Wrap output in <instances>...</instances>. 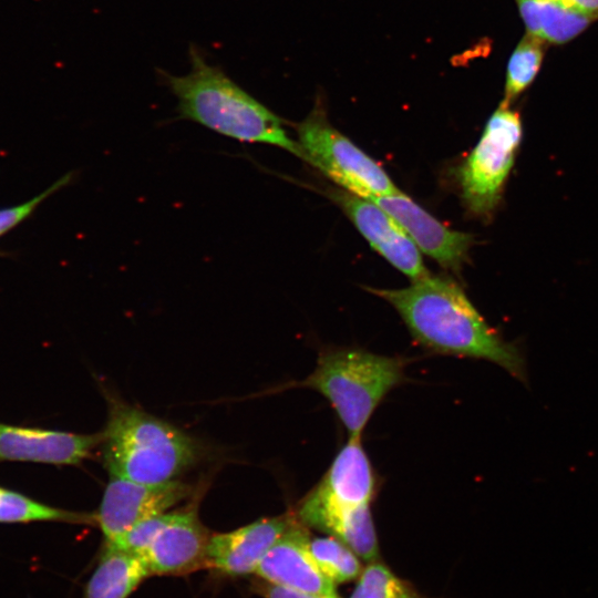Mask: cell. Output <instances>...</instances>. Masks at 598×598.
Instances as JSON below:
<instances>
[{"mask_svg":"<svg viewBox=\"0 0 598 598\" xmlns=\"http://www.w3.org/2000/svg\"><path fill=\"white\" fill-rule=\"evenodd\" d=\"M364 289L393 306L413 339L427 350L491 361L526 381L520 350L485 321L453 279L430 274L401 289Z\"/></svg>","mask_w":598,"mask_h":598,"instance_id":"obj_1","label":"cell"},{"mask_svg":"<svg viewBox=\"0 0 598 598\" xmlns=\"http://www.w3.org/2000/svg\"><path fill=\"white\" fill-rule=\"evenodd\" d=\"M188 55L190 69L186 74L158 71L162 82L177 99L179 118L239 142L283 148L305 161L301 146L287 134L278 115L221 68L208 63L197 47L189 45Z\"/></svg>","mask_w":598,"mask_h":598,"instance_id":"obj_2","label":"cell"},{"mask_svg":"<svg viewBox=\"0 0 598 598\" xmlns=\"http://www.w3.org/2000/svg\"><path fill=\"white\" fill-rule=\"evenodd\" d=\"M101 443L110 476L143 484L175 480L199 452L185 432L117 399H109Z\"/></svg>","mask_w":598,"mask_h":598,"instance_id":"obj_3","label":"cell"},{"mask_svg":"<svg viewBox=\"0 0 598 598\" xmlns=\"http://www.w3.org/2000/svg\"><path fill=\"white\" fill-rule=\"evenodd\" d=\"M406 361L357 348L322 351L313 372L299 382L322 394L346 427L349 439L361 434L384 396L403 380Z\"/></svg>","mask_w":598,"mask_h":598,"instance_id":"obj_4","label":"cell"},{"mask_svg":"<svg viewBox=\"0 0 598 598\" xmlns=\"http://www.w3.org/2000/svg\"><path fill=\"white\" fill-rule=\"evenodd\" d=\"M522 135L519 114L502 102L457 169L461 196L472 214L487 217L498 205Z\"/></svg>","mask_w":598,"mask_h":598,"instance_id":"obj_5","label":"cell"},{"mask_svg":"<svg viewBox=\"0 0 598 598\" xmlns=\"http://www.w3.org/2000/svg\"><path fill=\"white\" fill-rule=\"evenodd\" d=\"M297 134L305 161L341 188L364 198L401 192L372 157L330 124L322 106L298 124Z\"/></svg>","mask_w":598,"mask_h":598,"instance_id":"obj_6","label":"cell"},{"mask_svg":"<svg viewBox=\"0 0 598 598\" xmlns=\"http://www.w3.org/2000/svg\"><path fill=\"white\" fill-rule=\"evenodd\" d=\"M192 487L177 480L143 484L110 476L95 514L105 542H112L136 523L167 512L190 495Z\"/></svg>","mask_w":598,"mask_h":598,"instance_id":"obj_7","label":"cell"},{"mask_svg":"<svg viewBox=\"0 0 598 598\" xmlns=\"http://www.w3.org/2000/svg\"><path fill=\"white\" fill-rule=\"evenodd\" d=\"M330 195L371 247L393 267L412 281L430 275L416 245L382 207L343 188L332 189Z\"/></svg>","mask_w":598,"mask_h":598,"instance_id":"obj_8","label":"cell"},{"mask_svg":"<svg viewBox=\"0 0 598 598\" xmlns=\"http://www.w3.org/2000/svg\"><path fill=\"white\" fill-rule=\"evenodd\" d=\"M368 199L392 216L423 254L444 268L462 267L473 244L471 235L446 227L402 192Z\"/></svg>","mask_w":598,"mask_h":598,"instance_id":"obj_9","label":"cell"},{"mask_svg":"<svg viewBox=\"0 0 598 598\" xmlns=\"http://www.w3.org/2000/svg\"><path fill=\"white\" fill-rule=\"evenodd\" d=\"M102 441L100 434H78L0 423V462L78 465Z\"/></svg>","mask_w":598,"mask_h":598,"instance_id":"obj_10","label":"cell"},{"mask_svg":"<svg viewBox=\"0 0 598 598\" xmlns=\"http://www.w3.org/2000/svg\"><path fill=\"white\" fill-rule=\"evenodd\" d=\"M293 523L290 515L266 517L228 533L212 535L207 567L231 577L256 573L266 554Z\"/></svg>","mask_w":598,"mask_h":598,"instance_id":"obj_11","label":"cell"},{"mask_svg":"<svg viewBox=\"0 0 598 598\" xmlns=\"http://www.w3.org/2000/svg\"><path fill=\"white\" fill-rule=\"evenodd\" d=\"M209 537L195 508L175 511L142 557L151 575H187L207 567Z\"/></svg>","mask_w":598,"mask_h":598,"instance_id":"obj_12","label":"cell"},{"mask_svg":"<svg viewBox=\"0 0 598 598\" xmlns=\"http://www.w3.org/2000/svg\"><path fill=\"white\" fill-rule=\"evenodd\" d=\"M375 475L361 444L349 439L321 481L301 503L334 508H354L371 504L375 495Z\"/></svg>","mask_w":598,"mask_h":598,"instance_id":"obj_13","label":"cell"},{"mask_svg":"<svg viewBox=\"0 0 598 598\" xmlns=\"http://www.w3.org/2000/svg\"><path fill=\"white\" fill-rule=\"evenodd\" d=\"M308 540V535L295 520L262 558L256 574L274 585L339 598L334 584L324 576L310 554Z\"/></svg>","mask_w":598,"mask_h":598,"instance_id":"obj_14","label":"cell"},{"mask_svg":"<svg viewBox=\"0 0 598 598\" xmlns=\"http://www.w3.org/2000/svg\"><path fill=\"white\" fill-rule=\"evenodd\" d=\"M297 517L307 526L331 534L364 560H372L378 555L370 504L334 508L300 503Z\"/></svg>","mask_w":598,"mask_h":598,"instance_id":"obj_15","label":"cell"},{"mask_svg":"<svg viewBox=\"0 0 598 598\" xmlns=\"http://www.w3.org/2000/svg\"><path fill=\"white\" fill-rule=\"evenodd\" d=\"M148 576L151 573L142 556L105 543L82 598H127Z\"/></svg>","mask_w":598,"mask_h":598,"instance_id":"obj_16","label":"cell"},{"mask_svg":"<svg viewBox=\"0 0 598 598\" xmlns=\"http://www.w3.org/2000/svg\"><path fill=\"white\" fill-rule=\"evenodd\" d=\"M527 33L544 43L564 44L584 32L595 18L556 0H515Z\"/></svg>","mask_w":598,"mask_h":598,"instance_id":"obj_17","label":"cell"},{"mask_svg":"<svg viewBox=\"0 0 598 598\" xmlns=\"http://www.w3.org/2000/svg\"><path fill=\"white\" fill-rule=\"evenodd\" d=\"M95 522V515L76 513L56 508L19 492L0 486V523H35V522H64V523H91Z\"/></svg>","mask_w":598,"mask_h":598,"instance_id":"obj_18","label":"cell"},{"mask_svg":"<svg viewBox=\"0 0 598 598\" xmlns=\"http://www.w3.org/2000/svg\"><path fill=\"white\" fill-rule=\"evenodd\" d=\"M545 54V43L527 33L513 51L506 71L503 103L509 105L534 81Z\"/></svg>","mask_w":598,"mask_h":598,"instance_id":"obj_19","label":"cell"},{"mask_svg":"<svg viewBox=\"0 0 598 598\" xmlns=\"http://www.w3.org/2000/svg\"><path fill=\"white\" fill-rule=\"evenodd\" d=\"M308 548L316 564L333 584L354 579L360 563L354 551L334 537H316L308 540Z\"/></svg>","mask_w":598,"mask_h":598,"instance_id":"obj_20","label":"cell"},{"mask_svg":"<svg viewBox=\"0 0 598 598\" xmlns=\"http://www.w3.org/2000/svg\"><path fill=\"white\" fill-rule=\"evenodd\" d=\"M350 598H414L386 567L380 564L368 566Z\"/></svg>","mask_w":598,"mask_h":598,"instance_id":"obj_21","label":"cell"},{"mask_svg":"<svg viewBox=\"0 0 598 598\" xmlns=\"http://www.w3.org/2000/svg\"><path fill=\"white\" fill-rule=\"evenodd\" d=\"M173 512H165L147 517L112 542H105L124 551L143 556L159 532L172 519Z\"/></svg>","mask_w":598,"mask_h":598,"instance_id":"obj_22","label":"cell"},{"mask_svg":"<svg viewBox=\"0 0 598 598\" xmlns=\"http://www.w3.org/2000/svg\"><path fill=\"white\" fill-rule=\"evenodd\" d=\"M72 179L73 173H68L30 200L17 206L0 208V237L27 219L44 199L69 185Z\"/></svg>","mask_w":598,"mask_h":598,"instance_id":"obj_23","label":"cell"},{"mask_svg":"<svg viewBox=\"0 0 598 598\" xmlns=\"http://www.w3.org/2000/svg\"><path fill=\"white\" fill-rule=\"evenodd\" d=\"M255 590L264 598H326L279 585H274L268 581L255 582Z\"/></svg>","mask_w":598,"mask_h":598,"instance_id":"obj_24","label":"cell"},{"mask_svg":"<svg viewBox=\"0 0 598 598\" xmlns=\"http://www.w3.org/2000/svg\"><path fill=\"white\" fill-rule=\"evenodd\" d=\"M566 7L592 17L598 18V0H556Z\"/></svg>","mask_w":598,"mask_h":598,"instance_id":"obj_25","label":"cell"}]
</instances>
